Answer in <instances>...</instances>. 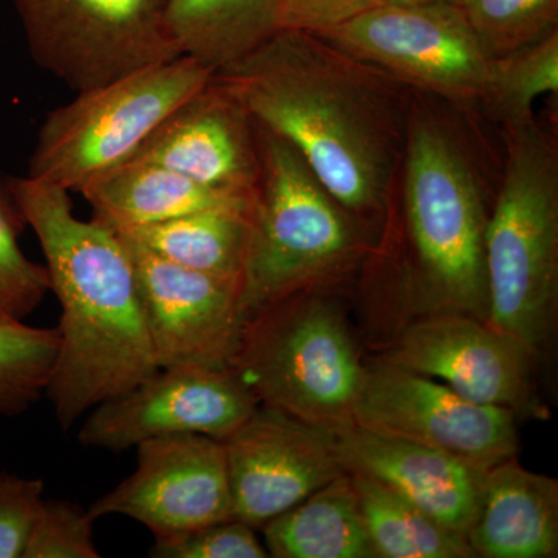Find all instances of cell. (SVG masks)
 Masks as SVG:
<instances>
[{
	"mask_svg": "<svg viewBox=\"0 0 558 558\" xmlns=\"http://www.w3.org/2000/svg\"><path fill=\"white\" fill-rule=\"evenodd\" d=\"M215 76L352 218L384 211L405 146L409 86L315 33L288 28Z\"/></svg>",
	"mask_w": 558,
	"mask_h": 558,
	"instance_id": "6da1fadb",
	"label": "cell"
},
{
	"mask_svg": "<svg viewBox=\"0 0 558 558\" xmlns=\"http://www.w3.org/2000/svg\"><path fill=\"white\" fill-rule=\"evenodd\" d=\"M9 185L38 238L50 292L61 306L47 398L69 429L98 403L159 371L130 250L117 231L73 213L69 191L28 178Z\"/></svg>",
	"mask_w": 558,
	"mask_h": 558,
	"instance_id": "7a4b0ae2",
	"label": "cell"
},
{
	"mask_svg": "<svg viewBox=\"0 0 558 558\" xmlns=\"http://www.w3.org/2000/svg\"><path fill=\"white\" fill-rule=\"evenodd\" d=\"M395 182L425 286L442 306L487 319V209L475 159L461 132L413 92Z\"/></svg>",
	"mask_w": 558,
	"mask_h": 558,
	"instance_id": "3957f363",
	"label": "cell"
},
{
	"mask_svg": "<svg viewBox=\"0 0 558 558\" xmlns=\"http://www.w3.org/2000/svg\"><path fill=\"white\" fill-rule=\"evenodd\" d=\"M505 128L501 183L484 236L486 323L534 355L557 311V145L534 117Z\"/></svg>",
	"mask_w": 558,
	"mask_h": 558,
	"instance_id": "277c9868",
	"label": "cell"
},
{
	"mask_svg": "<svg viewBox=\"0 0 558 558\" xmlns=\"http://www.w3.org/2000/svg\"><path fill=\"white\" fill-rule=\"evenodd\" d=\"M260 172L250 215L240 301L259 312L347 269L359 256L354 218L286 140L256 124Z\"/></svg>",
	"mask_w": 558,
	"mask_h": 558,
	"instance_id": "5b68a950",
	"label": "cell"
},
{
	"mask_svg": "<svg viewBox=\"0 0 558 558\" xmlns=\"http://www.w3.org/2000/svg\"><path fill=\"white\" fill-rule=\"evenodd\" d=\"M234 371L263 405L329 432L354 425L366 376L339 307L307 290L250 319Z\"/></svg>",
	"mask_w": 558,
	"mask_h": 558,
	"instance_id": "8992f818",
	"label": "cell"
},
{
	"mask_svg": "<svg viewBox=\"0 0 558 558\" xmlns=\"http://www.w3.org/2000/svg\"><path fill=\"white\" fill-rule=\"evenodd\" d=\"M189 57L138 70L47 113L28 178L80 193L92 180L134 159L161 121L213 80Z\"/></svg>",
	"mask_w": 558,
	"mask_h": 558,
	"instance_id": "52a82bcc",
	"label": "cell"
},
{
	"mask_svg": "<svg viewBox=\"0 0 558 558\" xmlns=\"http://www.w3.org/2000/svg\"><path fill=\"white\" fill-rule=\"evenodd\" d=\"M315 35L451 105L484 106L490 95L495 60L457 3L384 2Z\"/></svg>",
	"mask_w": 558,
	"mask_h": 558,
	"instance_id": "ba28073f",
	"label": "cell"
},
{
	"mask_svg": "<svg viewBox=\"0 0 558 558\" xmlns=\"http://www.w3.org/2000/svg\"><path fill=\"white\" fill-rule=\"evenodd\" d=\"M170 0H14L32 60L70 89H97L180 58Z\"/></svg>",
	"mask_w": 558,
	"mask_h": 558,
	"instance_id": "9c48e42d",
	"label": "cell"
},
{
	"mask_svg": "<svg viewBox=\"0 0 558 558\" xmlns=\"http://www.w3.org/2000/svg\"><path fill=\"white\" fill-rule=\"evenodd\" d=\"M258 407L259 400L234 369L160 368L94 407L78 440L116 453L165 436L202 435L223 442Z\"/></svg>",
	"mask_w": 558,
	"mask_h": 558,
	"instance_id": "30bf717a",
	"label": "cell"
},
{
	"mask_svg": "<svg viewBox=\"0 0 558 558\" xmlns=\"http://www.w3.org/2000/svg\"><path fill=\"white\" fill-rule=\"evenodd\" d=\"M354 425L414 440L488 469L515 458L517 414L462 398L442 381L395 363L366 369Z\"/></svg>",
	"mask_w": 558,
	"mask_h": 558,
	"instance_id": "8fae6325",
	"label": "cell"
},
{
	"mask_svg": "<svg viewBox=\"0 0 558 558\" xmlns=\"http://www.w3.org/2000/svg\"><path fill=\"white\" fill-rule=\"evenodd\" d=\"M123 242L134 263L143 315L159 368L234 369L248 325L241 307L240 284L185 269L137 244Z\"/></svg>",
	"mask_w": 558,
	"mask_h": 558,
	"instance_id": "7c38bea8",
	"label": "cell"
},
{
	"mask_svg": "<svg viewBox=\"0 0 558 558\" xmlns=\"http://www.w3.org/2000/svg\"><path fill=\"white\" fill-rule=\"evenodd\" d=\"M135 449L137 468L92 505V519L128 517L148 527L154 538L233 519L222 440L165 436Z\"/></svg>",
	"mask_w": 558,
	"mask_h": 558,
	"instance_id": "4fadbf2b",
	"label": "cell"
},
{
	"mask_svg": "<svg viewBox=\"0 0 558 558\" xmlns=\"http://www.w3.org/2000/svg\"><path fill=\"white\" fill-rule=\"evenodd\" d=\"M223 447L233 519L255 529L344 472L332 432L263 403Z\"/></svg>",
	"mask_w": 558,
	"mask_h": 558,
	"instance_id": "5bb4252c",
	"label": "cell"
},
{
	"mask_svg": "<svg viewBox=\"0 0 558 558\" xmlns=\"http://www.w3.org/2000/svg\"><path fill=\"white\" fill-rule=\"evenodd\" d=\"M529 351L483 319L451 312L418 322L388 362L442 381L462 398L519 414L534 409Z\"/></svg>",
	"mask_w": 558,
	"mask_h": 558,
	"instance_id": "9a60e30c",
	"label": "cell"
},
{
	"mask_svg": "<svg viewBox=\"0 0 558 558\" xmlns=\"http://www.w3.org/2000/svg\"><path fill=\"white\" fill-rule=\"evenodd\" d=\"M132 160L160 165L209 189L255 196L260 172L256 123L213 76L161 121Z\"/></svg>",
	"mask_w": 558,
	"mask_h": 558,
	"instance_id": "2e32d148",
	"label": "cell"
},
{
	"mask_svg": "<svg viewBox=\"0 0 558 558\" xmlns=\"http://www.w3.org/2000/svg\"><path fill=\"white\" fill-rule=\"evenodd\" d=\"M344 472L384 484L465 538L480 505L484 472L424 444L351 425L332 432Z\"/></svg>",
	"mask_w": 558,
	"mask_h": 558,
	"instance_id": "e0dca14e",
	"label": "cell"
},
{
	"mask_svg": "<svg viewBox=\"0 0 558 558\" xmlns=\"http://www.w3.org/2000/svg\"><path fill=\"white\" fill-rule=\"evenodd\" d=\"M465 539L475 557H557V481L529 472L515 458L488 469Z\"/></svg>",
	"mask_w": 558,
	"mask_h": 558,
	"instance_id": "ac0fdd59",
	"label": "cell"
},
{
	"mask_svg": "<svg viewBox=\"0 0 558 558\" xmlns=\"http://www.w3.org/2000/svg\"><path fill=\"white\" fill-rule=\"evenodd\" d=\"M80 194L90 205L94 218L116 231L142 229L209 209L250 211L255 202V196L209 189L142 160L113 168L87 183Z\"/></svg>",
	"mask_w": 558,
	"mask_h": 558,
	"instance_id": "d6986e66",
	"label": "cell"
},
{
	"mask_svg": "<svg viewBox=\"0 0 558 558\" xmlns=\"http://www.w3.org/2000/svg\"><path fill=\"white\" fill-rule=\"evenodd\" d=\"M282 0H170L168 33L180 57L219 73L281 28Z\"/></svg>",
	"mask_w": 558,
	"mask_h": 558,
	"instance_id": "ffe728a7",
	"label": "cell"
},
{
	"mask_svg": "<svg viewBox=\"0 0 558 558\" xmlns=\"http://www.w3.org/2000/svg\"><path fill=\"white\" fill-rule=\"evenodd\" d=\"M263 529L270 557H376L360 510L357 492L347 472Z\"/></svg>",
	"mask_w": 558,
	"mask_h": 558,
	"instance_id": "44dd1931",
	"label": "cell"
},
{
	"mask_svg": "<svg viewBox=\"0 0 558 558\" xmlns=\"http://www.w3.org/2000/svg\"><path fill=\"white\" fill-rule=\"evenodd\" d=\"M250 215L252 209H209L117 233L159 258L185 269L230 279L241 288Z\"/></svg>",
	"mask_w": 558,
	"mask_h": 558,
	"instance_id": "7402d4cb",
	"label": "cell"
},
{
	"mask_svg": "<svg viewBox=\"0 0 558 558\" xmlns=\"http://www.w3.org/2000/svg\"><path fill=\"white\" fill-rule=\"evenodd\" d=\"M374 554L380 558H470L468 539L440 526L391 488L351 475Z\"/></svg>",
	"mask_w": 558,
	"mask_h": 558,
	"instance_id": "603a6c76",
	"label": "cell"
},
{
	"mask_svg": "<svg viewBox=\"0 0 558 558\" xmlns=\"http://www.w3.org/2000/svg\"><path fill=\"white\" fill-rule=\"evenodd\" d=\"M58 329L0 315V414L20 416L46 395L58 354Z\"/></svg>",
	"mask_w": 558,
	"mask_h": 558,
	"instance_id": "cb8c5ba5",
	"label": "cell"
},
{
	"mask_svg": "<svg viewBox=\"0 0 558 558\" xmlns=\"http://www.w3.org/2000/svg\"><path fill=\"white\" fill-rule=\"evenodd\" d=\"M558 92V31L495 60L486 108L502 123L532 119L537 98Z\"/></svg>",
	"mask_w": 558,
	"mask_h": 558,
	"instance_id": "d4e9b609",
	"label": "cell"
},
{
	"mask_svg": "<svg viewBox=\"0 0 558 558\" xmlns=\"http://www.w3.org/2000/svg\"><path fill=\"white\" fill-rule=\"evenodd\" d=\"M25 223L9 180L0 178V315L25 319L38 310L50 292L44 264L25 255L21 236Z\"/></svg>",
	"mask_w": 558,
	"mask_h": 558,
	"instance_id": "484cf974",
	"label": "cell"
},
{
	"mask_svg": "<svg viewBox=\"0 0 558 558\" xmlns=\"http://www.w3.org/2000/svg\"><path fill=\"white\" fill-rule=\"evenodd\" d=\"M459 7L494 60L558 31V0H462Z\"/></svg>",
	"mask_w": 558,
	"mask_h": 558,
	"instance_id": "4316f807",
	"label": "cell"
},
{
	"mask_svg": "<svg viewBox=\"0 0 558 558\" xmlns=\"http://www.w3.org/2000/svg\"><path fill=\"white\" fill-rule=\"evenodd\" d=\"M89 510L62 499H44L24 558H100Z\"/></svg>",
	"mask_w": 558,
	"mask_h": 558,
	"instance_id": "83f0119b",
	"label": "cell"
},
{
	"mask_svg": "<svg viewBox=\"0 0 558 558\" xmlns=\"http://www.w3.org/2000/svg\"><path fill=\"white\" fill-rule=\"evenodd\" d=\"M149 556L154 558H266V545L256 537L255 527L240 520H226L156 538Z\"/></svg>",
	"mask_w": 558,
	"mask_h": 558,
	"instance_id": "f1b7e54d",
	"label": "cell"
},
{
	"mask_svg": "<svg viewBox=\"0 0 558 558\" xmlns=\"http://www.w3.org/2000/svg\"><path fill=\"white\" fill-rule=\"evenodd\" d=\"M43 501V480L0 472V558H24Z\"/></svg>",
	"mask_w": 558,
	"mask_h": 558,
	"instance_id": "f546056e",
	"label": "cell"
},
{
	"mask_svg": "<svg viewBox=\"0 0 558 558\" xmlns=\"http://www.w3.org/2000/svg\"><path fill=\"white\" fill-rule=\"evenodd\" d=\"M387 0H282L281 28L322 33Z\"/></svg>",
	"mask_w": 558,
	"mask_h": 558,
	"instance_id": "4dcf8cb0",
	"label": "cell"
},
{
	"mask_svg": "<svg viewBox=\"0 0 558 558\" xmlns=\"http://www.w3.org/2000/svg\"><path fill=\"white\" fill-rule=\"evenodd\" d=\"M387 2L391 3H400V5H422V3H459L462 0H387Z\"/></svg>",
	"mask_w": 558,
	"mask_h": 558,
	"instance_id": "1f68e13d",
	"label": "cell"
}]
</instances>
